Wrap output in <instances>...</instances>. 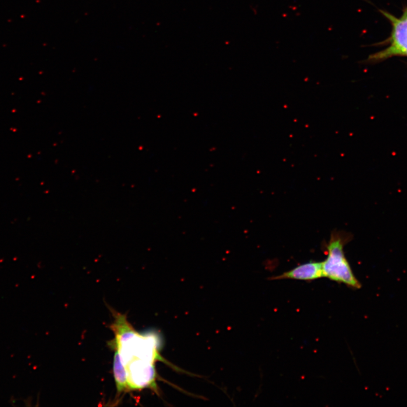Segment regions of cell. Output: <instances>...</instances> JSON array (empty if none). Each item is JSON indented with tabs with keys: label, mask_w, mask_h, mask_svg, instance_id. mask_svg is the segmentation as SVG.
<instances>
[{
	"label": "cell",
	"mask_w": 407,
	"mask_h": 407,
	"mask_svg": "<svg viewBox=\"0 0 407 407\" xmlns=\"http://www.w3.org/2000/svg\"><path fill=\"white\" fill-rule=\"evenodd\" d=\"M114 377L119 393L130 390L128 380V374L126 367L123 363L120 354L115 352L113 362Z\"/></svg>",
	"instance_id": "cell-6"
},
{
	"label": "cell",
	"mask_w": 407,
	"mask_h": 407,
	"mask_svg": "<svg viewBox=\"0 0 407 407\" xmlns=\"http://www.w3.org/2000/svg\"><path fill=\"white\" fill-rule=\"evenodd\" d=\"M382 14L390 20L393 31L390 46L384 51L369 56L365 61L368 64L384 60L392 56H406L407 54V17L406 15L401 19L396 18L390 14L380 10Z\"/></svg>",
	"instance_id": "cell-3"
},
{
	"label": "cell",
	"mask_w": 407,
	"mask_h": 407,
	"mask_svg": "<svg viewBox=\"0 0 407 407\" xmlns=\"http://www.w3.org/2000/svg\"><path fill=\"white\" fill-rule=\"evenodd\" d=\"M352 235L344 231H333L325 247L327 258L322 262L324 277L352 289H361V284L354 275L346 257L344 248L352 240Z\"/></svg>",
	"instance_id": "cell-2"
},
{
	"label": "cell",
	"mask_w": 407,
	"mask_h": 407,
	"mask_svg": "<svg viewBox=\"0 0 407 407\" xmlns=\"http://www.w3.org/2000/svg\"><path fill=\"white\" fill-rule=\"evenodd\" d=\"M130 390L156 387V371L151 361L135 359L125 366Z\"/></svg>",
	"instance_id": "cell-4"
},
{
	"label": "cell",
	"mask_w": 407,
	"mask_h": 407,
	"mask_svg": "<svg viewBox=\"0 0 407 407\" xmlns=\"http://www.w3.org/2000/svg\"><path fill=\"white\" fill-rule=\"evenodd\" d=\"M114 322L111 325L115 333V347L126 366L133 360L164 361L159 353V339L153 334L143 335L137 333L129 324L125 315L113 312Z\"/></svg>",
	"instance_id": "cell-1"
},
{
	"label": "cell",
	"mask_w": 407,
	"mask_h": 407,
	"mask_svg": "<svg viewBox=\"0 0 407 407\" xmlns=\"http://www.w3.org/2000/svg\"></svg>",
	"instance_id": "cell-8"
},
{
	"label": "cell",
	"mask_w": 407,
	"mask_h": 407,
	"mask_svg": "<svg viewBox=\"0 0 407 407\" xmlns=\"http://www.w3.org/2000/svg\"><path fill=\"white\" fill-rule=\"evenodd\" d=\"M324 277L322 262L310 261L297 266L281 275L270 278L271 280L294 279L312 281Z\"/></svg>",
	"instance_id": "cell-5"
},
{
	"label": "cell",
	"mask_w": 407,
	"mask_h": 407,
	"mask_svg": "<svg viewBox=\"0 0 407 407\" xmlns=\"http://www.w3.org/2000/svg\"><path fill=\"white\" fill-rule=\"evenodd\" d=\"M406 16H407V14H406Z\"/></svg>",
	"instance_id": "cell-7"
}]
</instances>
